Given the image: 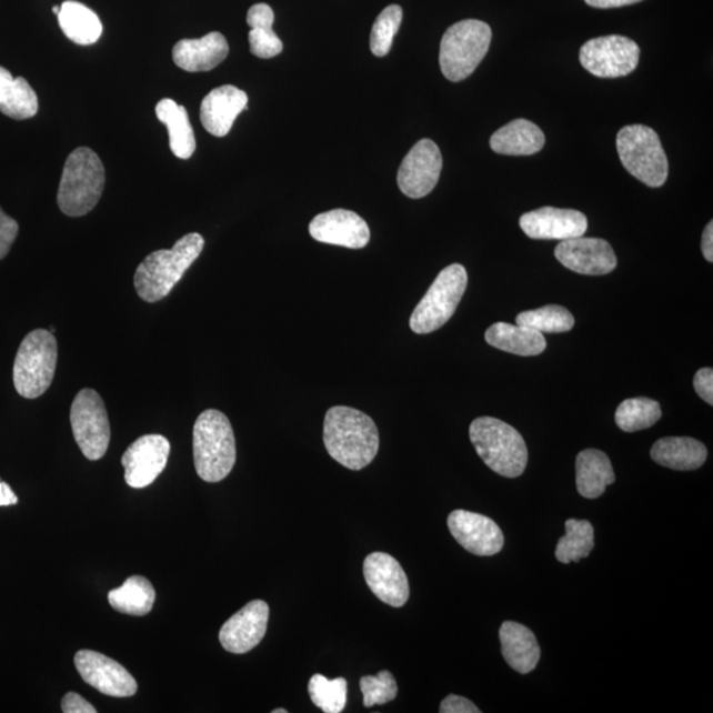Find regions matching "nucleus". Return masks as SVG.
<instances>
[{
    "mask_svg": "<svg viewBox=\"0 0 713 713\" xmlns=\"http://www.w3.org/2000/svg\"><path fill=\"white\" fill-rule=\"evenodd\" d=\"M171 444L163 435H144L135 440L122 456L124 480L135 489L147 488L165 470Z\"/></svg>",
    "mask_w": 713,
    "mask_h": 713,
    "instance_id": "4468645a",
    "label": "nucleus"
},
{
    "mask_svg": "<svg viewBox=\"0 0 713 713\" xmlns=\"http://www.w3.org/2000/svg\"><path fill=\"white\" fill-rule=\"evenodd\" d=\"M74 665L89 686L101 694L113 697H129L137 694L138 683L121 663L93 650H80Z\"/></svg>",
    "mask_w": 713,
    "mask_h": 713,
    "instance_id": "ddd939ff",
    "label": "nucleus"
},
{
    "mask_svg": "<svg viewBox=\"0 0 713 713\" xmlns=\"http://www.w3.org/2000/svg\"><path fill=\"white\" fill-rule=\"evenodd\" d=\"M107 172L101 159L88 147H80L68 157L58 192L60 211L69 217L92 212L101 200Z\"/></svg>",
    "mask_w": 713,
    "mask_h": 713,
    "instance_id": "39448f33",
    "label": "nucleus"
},
{
    "mask_svg": "<svg viewBox=\"0 0 713 713\" xmlns=\"http://www.w3.org/2000/svg\"><path fill=\"white\" fill-rule=\"evenodd\" d=\"M61 710L66 713H96L97 710L92 704L86 701L76 692H68V694L62 699Z\"/></svg>",
    "mask_w": 713,
    "mask_h": 713,
    "instance_id": "79ce46f5",
    "label": "nucleus"
},
{
    "mask_svg": "<svg viewBox=\"0 0 713 713\" xmlns=\"http://www.w3.org/2000/svg\"><path fill=\"white\" fill-rule=\"evenodd\" d=\"M702 250L705 260L713 262V222L711 221L704 229L702 238Z\"/></svg>",
    "mask_w": 713,
    "mask_h": 713,
    "instance_id": "c03bdc74",
    "label": "nucleus"
},
{
    "mask_svg": "<svg viewBox=\"0 0 713 713\" xmlns=\"http://www.w3.org/2000/svg\"><path fill=\"white\" fill-rule=\"evenodd\" d=\"M228 54V41L220 32L208 33L201 39L180 40L172 51L174 64L192 73L212 71Z\"/></svg>",
    "mask_w": 713,
    "mask_h": 713,
    "instance_id": "4be33fe9",
    "label": "nucleus"
},
{
    "mask_svg": "<svg viewBox=\"0 0 713 713\" xmlns=\"http://www.w3.org/2000/svg\"><path fill=\"white\" fill-rule=\"evenodd\" d=\"M157 593L149 579L131 576L119 589L109 592V603L117 612L145 616L152 611Z\"/></svg>",
    "mask_w": 713,
    "mask_h": 713,
    "instance_id": "2f4dec72",
    "label": "nucleus"
},
{
    "mask_svg": "<svg viewBox=\"0 0 713 713\" xmlns=\"http://www.w3.org/2000/svg\"><path fill=\"white\" fill-rule=\"evenodd\" d=\"M515 321L519 325L541 333H564L575 325L572 313L561 305H546L540 310L521 312Z\"/></svg>",
    "mask_w": 713,
    "mask_h": 713,
    "instance_id": "c9c22d12",
    "label": "nucleus"
},
{
    "mask_svg": "<svg viewBox=\"0 0 713 713\" xmlns=\"http://www.w3.org/2000/svg\"><path fill=\"white\" fill-rule=\"evenodd\" d=\"M19 233V225L12 217L7 215L0 208V261L9 255Z\"/></svg>",
    "mask_w": 713,
    "mask_h": 713,
    "instance_id": "58836bf2",
    "label": "nucleus"
},
{
    "mask_svg": "<svg viewBox=\"0 0 713 713\" xmlns=\"http://www.w3.org/2000/svg\"><path fill=\"white\" fill-rule=\"evenodd\" d=\"M503 659L520 674H529L541 660V647L529 627L519 622H503L500 629Z\"/></svg>",
    "mask_w": 713,
    "mask_h": 713,
    "instance_id": "5701e85b",
    "label": "nucleus"
},
{
    "mask_svg": "<svg viewBox=\"0 0 713 713\" xmlns=\"http://www.w3.org/2000/svg\"><path fill=\"white\" fill-rule=\"evenodd\" d=\"M622 165L641 183L660 188L666 183L669 162L661 139L645 124H629L617 135Z\"/></svg>",
    "mask_w": 713,
    "mask_h": 713,
    "instance_id": "6e6552de",
    "label": "nucleus"
},
{
    "mask_svg": "<svg viewBox=\"0 0 713 713\" xmlns=\"http://www.w3.org/2000/svg\"><path fill=\"white\" fill-rule=\"evenodd\" d=\"M652 459L656 464L674 471L699 470L707 460V449L692 438H663L653 445Z\"/></svg>",
    "mask_w": 713,
    "mask_h": 713,
    "instance_id": "a878e982",
    "label": "nucleus"
},
{
    "mask_svg": "<svg viewBox=\"0 0 713 713\" xmlns=\"http://www.w3.org/2000/svg\"><path fill=\"white\" fill-rule=\"evenodd\" d=\"M363 576L370 590L382 603L401 607L410 597L408 575L395 558L386 552H373L363 562Z\"/></svg>",
    "mask_w": 713,
    "mask_h": 713,
    "instance_id": "a211bd4d",
    "label": "nucleus"
},
{
    "mask_svg": "<svg viewBox=\"0 0 713 713\" xmlns=\"http://www.w3.org/2000/svg\"><path fill=\"white\" fill-rule=\"evenodd\" d=\"M324 444L331 458L351 471L372 464L380 450V433L372 418L360 410L335 405L324 419Z\"/></svg>",
    "mask_w": 713,
    "mask_h": 713,
    "instance_id": "f257e3e1",
    "label": "nucleus"
},
{
    "mask_svg": "<svg viewBox=\"0 0 713 713\" xmlns=\"http://www.w3.org/2000/svg\"><path fill=\"white\" fill-rule=\"evenodd\" d=\"M193 459L201 480L220 482L233 471L237 460L232 424L223 412H201L193 428Z\"/></svg>",
    "mask_w": 713,
    "mask_h": 713,
    "instance_id": "7ed1b4c3",
    "label": "nucleus"
},
{
    "mask_svg": "<svg viewBox=\"0 0 713 713\" xmlns=\"http://www.w3.org/2000/svg\"><path fill=\"white\" fill-rule=\"evenodd\" d=\"M39 98L23 77L13 79L6 68L0 67V113L24 121L38 114Z\"/></svg>",
    "mask_w": 713,
    "mask_h": 713,
    "instance_id": "cd10ccee",
    "label": "nucleus"
},
{
    "mask_svg": "<svg viewBox=\"0 0 713 713\" xmlns=\"http://www.w3.org/2000/svg\"><path fill=\"white\" fill-rule=\"evenodd\" d=\"M443 158L439 147L431 139L419 141L398 171V187L410 199H422L433 191L442 173Z\"/></svg>",
    "mask_w": 713,
    "mask_h": 713,
    "instance_id": "f8f14e48",
    "label": "nucleus"
},
{
    "mask_svg": "<svg viewBox=\"0 0 713 713\" xmlns=\"http://www.w3.org/2000/svg\"><path fill=\"white\" fill-rule=\"evenodd\" d=\"M594 548L592 523L585 520L565 522V535L559 540L555 555L559 562L569 564L589 556Z\"/></svg>",
    "mask_w": 713,
    "mask_h": 713,
    "instance_id": "473e14b6",
    "label": "nucleus"
},
{
    "mask_svg": "<svg viewBox=\"0 0 713 713\" xmlns=\"http://www.w3.org/2000/svg\"><path fill=\"white\" fill-rule=\"evenodd\" d=\"M360 689L363 695V705L366 709L393 702L398 695L395 677L388 670H382L376 675L362 676Z\"/></svg>",
    "mask_w": 713,
    "mask_h": 713,
    "instance_id": "4c0bfd02",
    "label": "nucleus"
},
{
    "mask_svg": "<svg viewBox=\"0 0 713 713\" xmlns=\"http://www.w3.org/2000/svg\"><path fill=\"white\" fill-rule=\"evenodd\" d=\"M489 345L522 356L538 355L548 347L541 332L529 327L495 323L485 333Z\"/></svg>",
    "mask_w": 713,
    "mask_h": 713,
    "instance_id": "bb28decb",
    "label": "nucleus"
},
{
    "mask_svg": "<svg viewBox=\"0 0 713 713\" xmlns=\"http://www.w3.org/2000/svg\"><path fill=\"white\" fill-rule=\"evenodd\" d=\"M17 494L13 493L11 486L0 480V506H11L18 503Z\"/></svg>",
    "mask_w": 713,
    "mask_h": 713,
    "instance_id": "a18cd8bd",
    "label": "nucleus"
},
{
    "mask_svg": "<svg viewBox=\"0 0 713 713\" xmlns=\"http://www.w3.org/2000/svg\"><path fill=\"white\" fill-rule=\"evenodd\" d=\"M59 23L66 37L79 46H92L100 40L103 27L93 10L80 2L67 0L60 7Z\"/></svg>",
    "mask_w": 713,
    "mask_h": 713,
    "instance_id": "c756f323",
    "label": "nucleus"
},
{
    "mask_svg": "<svg viewBox=\"0 0 713 713\" xmlns=\"http://www.w3.org/2000/svg\"><path fill=\"white\" fill-rule=\"evenodd\" d=\"M309 694L312 703L321 711L340 713L348 702V682L345 677L331 681L324 675L314 674L309 683Z\"/></svg>",
    "mask_w": 713,
    "mask_h": 713,
    "instance_id": "f704fd0d",
    "label": "nucleus"
},
{
    "mask_svg": "<svg viewBox=\"0 0 713 713\" xmlns=\"http://www.w3.org/2000/svg\"><path fill=\"white\" fill-rule=\"evenodd\" d=\"M642 0H585V3L594 9H619V7L640 3Z\"/></svg>",
    "mask_w": 713,
    "mask_h": 713,
    "instance_id": "37998d69",
    "label": "nucleus"
},
{
    "mask_svg": "<svg viewBox=\"0 0 713 713\" xmlns=\"http://www.w3.org/2000/svg\"><path fill=\"white\" fill-rule=\"evenodd\" d=\"M491 41V27L481 20L466 19L451 26L440 43L439 62L445 79H468L484 60Z\"/></svg>",
    "mask_w": 713,
    "mask_h": 713,
    "instance_id": "423d86ee",
    "label": "nucleus"
},
{
    "mask_svg": "<svg viewBox=\"0 0 713 713\" xmlns=\"http://www.w3.org/2000/svg\"><path fill=\"white\" fill-rule=\"evenodd\" d=\"M155 113L170 134L173 155L190 159L195 151V138L187 109L170 98H164L157 104Z\"/></svg>",
    "mask_w": 713,
    "mask_h": 713,
    "instance_id": "c85d7f7f",
    "label": "nucleus"
},
{
    "mask_svg": "<svg viewBox=\"0 0 713 713\" xmlns=\"http://www.w3.org/2000/svg\"><path fill=\"white\" fill-rule=\"evenodd\" d=\"M310 234L314 241L348 249H363L370 241L365 220L347 209H333L314 217Z\"/></svg>",
    "mask_w": 713,
    "mask_h": 713,
    "instance_id": "aec40b11",
    "label": "nucleus"
},
{
    "mask_svg": "<svg viewBox=\"0 0 713 713\" xmlns=\"http://www.w3.org/2000/svg\"><path fill=\"white\" fill-rule=\"evenodd\" d=\"M270 607L263 600L250 601L221 627L219 639L232 654H247L260 645L268 632Z\"/></svg>",
    "mask_w": 713,
    "mask_h": 713,
    "instance_id": "dca6fc26",
    "label": "nucleus"
},
{
    "mask_svg": "<svg viewBox=\"0 0 713 713\" xmlns=\"http://www.w3.org/2000/svg\"><path fill=\"white\" fill-rule=\"evenodd\" d=\"M403 10L401 6L391 4L375 19L372 34H370V49L376 58H383L390 52L391 46L402 24Z\"/></svg>",
    "mask_w": 713,
    "mask_h": 713,
    "instance_id": "e433bc0d",
    "label": "nucleus"
},
{
    "mask_svg": "<svg viewBox=\"0 0 713 713\" xmlns=\"http://www.w3.org/2000/svg\"><path fill=\"white\" fill-rule=\"evenodd\" d=\"M468 285L464 265L454 263L440 271L428 293L411 314L412 332L428 334L440 330L453 317Z\"/></svg>",
    "mask_w": 713,
    "mask_h": 713,
    "instance_id": "1a4fd4ad",
    "label": "nucleus"
},
{
    "mask_svg": "<svg viewBox=\"0 0 713 713\" xmlns=\"http://www.w3.org/2000/svg\"><path fill=\"white\" fill-rule=\"evenodd\" d=\"M546 143V138L540 128L526 119L503 125L491 138V147L500 155L530 157L540 152Z\"/></svg>",
    "mask_w": 713,
    "mask_h": 713,
    "instance_id": "b1692460",
    "label": "nucleus"
},
{
    "mask_svg": "<svg viewBox=\"0 0 713 713\" xmlns=\"http://www.w3.org/2000/svg\"><path fill=\"white\" fill-rule=\"evenodd\" d=\"M449 529L461 548L478 556L499 554L505 536L499 524L485 515L454 510L449 516Z\"/></svg>",
    "mask_w": 713,
    "mask_h": 713,
    "instance_id": "f3484780",
    "label": "nucleus"
},
{
    "mask_svg": "<svg viewBox=\"0 0 713 713\" xmlns=\"http://www.w3.org/2000/svg\"><path fill=\"white\" fill-rule=\"evenodd\" d=\"M274 20V11L265 3L254 4L248 12L250 52L257 58L272 59L283 51L282 40L272 30Z\"/></svg>",
    "mask_w": 713,
    "mask_h": 713,
    "instance_id": "7c9ffc66",
    "label": "nucleus"
},
{
    "mask_svg": "<svg viewBox=\"0 0 713 713\" xmlns=\"http://www.w3.org/2000/svg\"><path fill=\"white\" fill-rule=\"evenodd\" d=\"M555 257L564 268L582 275H606L617 268V258L605 240L601 238H571L555 249Z\"/></svg>",
    "mask_w": 713,
    "mask_h": 713,
    "instance_id": "2eb2a0df",
    "label": "nucleus"
},
{
    "mask_svg": "<svg viewBox=\"0 0 713 713\" xmlns=\"http://www.w3.org/2000/svg\"><path fill=\"white\" fill-rule=\"evenodd\" d=\"M661 416L662 410L659 402L649 398H632L619 405L616 423L624 432H637L653 428Z\"/></svg>",
    "mask_w": 713,
    "mask_h": 713,
    "instance_id": "72a5a7b5",
    "label": "nucleus"
},
{
    "mask_svg": "<svg viewBox=\"0 0 713 713\" xmlns=\"http://www.w3.org/2000/svg\"><path fill=\"white\" fill-rule=\"evenodd\" d=\"M694 388L704 402L713 404V370L711 368L699 370L695 374Z\"/></svg>",
    "mask_w": 713,
    "mask_h": 713,
    "instance_id": "ea45409f",
    "label": "nucleus"
},
{
    "mask_svg": "<svg viewBox=\"0 0 713 713\" xmlns=\"http://www.w3.org/2000/svg\"><path fill=\"white\" fill-rule=\"evenodd\" d=\"M249 98L233 86L215 88L202 100L200 119L204 129L214 137H227L238 116L248 110Z\"/></svg>",
    "mask_w": 713,
    "mask_h": 713,
    "instance_id": "412c9836",
    "label": "nucleus"
},
{
    "mask_svg": "<svg viewBox=\"0 0 713 713\" xmlns=\"http://www.w3.org/2000/svg\"><path fill=\"white\" fill-rule=\"evenodd\" d=\"M52 11L56 13V16H59V13H60V7H59V6H54V7H53V9H52Z\"/></svg>",
    "mask_w": 713,
    "mask_h": 713,
    "instance_id": "49530a36",
    "label": "nucleus"
},
{
    "mask_svg": "<svg viewBox=\"0 0 713 713\" xmlns=\"http://www.w3.org/2000/svg\"><path fill=\"white\" fill-rule=\"evenodd\" d=\"M641 49L635 41L619 34L586 41L580 48V62L600 79H619L639 67Z\"/></svg>",
    "mask_w": 713,
    "mask_h": 713,
    "instance_id": "9b49d317",
    "label": "nucleus"
},
{
    "mask_svg": "<svg viewBox=\"0 0 713 713\" xmlns=\"http://www.w3.org/2000/svg\"><path fill=\"white\" fill-rule=\"evenodd\" d=\"M71 424L83 456L97 461L107 454L111 430L107 405L93 389H82L71 408Z\"/></svg>",
    "mask_w": 713,
    "mask_h": 713,
    "instance_id": "9d476101",
    "label": "nucleus"
},
{
    "mask_svg": "<svg viewBox=\"0 0 713 713\" xmlns=\"http://www.w3.org/2000/svg\"><path fill=\"white\" fill-rule=\"evenodd\" d=\"M205 241L199 233L180 238L170 250H157L138 265L134 285L139 298L157 303L170 295L188 269L198 260Z\"/></svg>",
    "mask_w": 713,
    "mask_h": 713,
    "instance_id": "f03ea898",
    "label": "nucleus"
},
{
    "mask_svg": "<svg viewBox=\"0 0 713 713\" xmlns=\"http://www.w3.org/2000/svg\"><path fill=\"white\" fill-rule=\"evenodd\" d=\"M440 712L442 713H480L478 705L468 701L466 697L459 695H450L444 699L440 704Z\"/></svg>",
    "mask_w": 713,
    "mask_h": 713,
    "instance_id": "a19ab883",
    "label": "nucleus"
},
{
    "mask_svg": "<svg viewBox=\"0 0 713 713\" xmlns=\"http://www.w3.org/2000/svg\"><path fill=\"white\" fill-rule=\"evenodd\" d=\"M470 438L475 452L493 472L515 479L526 470L528 446L512 425L491 416L478 418L471 424Z\"/></svg>",
    "mask_w": 713,
    "mask_h": 713,
    "instance_id": "20e7f679",
    "label": "nucleus"
},
{
    "mask_svg": "<svg viewBox=\"0 0 713 713\" xmlns=\"http://www.w3.org/2000/svg\"><path fill=\"white\" fill-rule=\"evenodd\" d=\"M524 234L533 240L565 241L583 237L589 229L585 214L573 209L544 207L523 214L520 220Z\"/></svg>",
    "mask_w": 713,
    "mask_h": 713,
    "instance_id": "6ab92c4d",
    "label": "nucleus"
},
{
    "mask_svg": "<svg viewBox=\"0 0 713 713\" xmlns=\"http://www.w3.org/2000/svg\"><path fill=\"white\" fill-rule=\"evenodd\" d=\"M58 340L47 330L28 333L13 363V384L19 395L37 400L51 388L58 366Z\"/></svg>",
    "mask_w": 713,
    "mask_h": 713,
    "instance_id": "0eeeda50",
    "label": "nucleus"
},
{
    "mask_svg": "<svg viewBox=\"0 0 713 713\" xmlns=\"http://www.w3.org/2000/svg\"><path fill=\"white\" fill-rule=\"evenodd\" d=\"M616 481L610 458L599 450H585L576 459V486L582 498L594 500Z\"/></svg>",
    "mask_w": 713,
    "mask_h": 713,
    "instance_id": "393cba45",
    "label": "nucleus"
},
{
    "mask_svg": "<svg viewBox=\"0 0 713 713\" xmlns=\"http://www.w3.org/2000/svg\"><path fill=\"white\" fill-rule=\"evenodd\" d=\"M287 712H289V711H287L284 709H279V710L272 711V713H287Z\"/></svg>",
    "mask_w": 713,
    "mask_h": 713,
    "instance_id": "de8ad7c7",
    "label": "nucleus"
}]
</instances>
